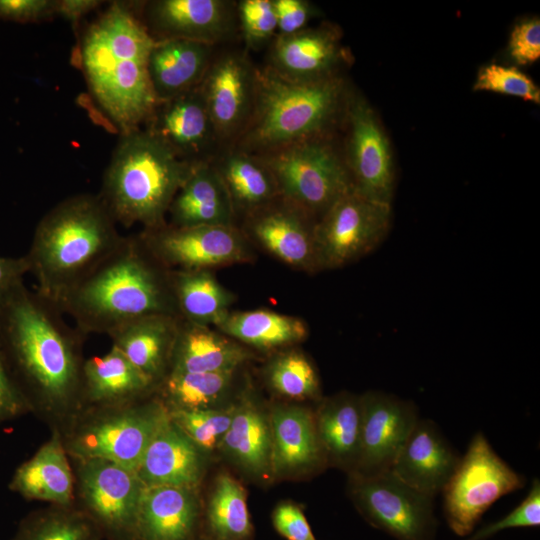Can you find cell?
I'll use <instances>...</instances> for the list:
<instances>
[{"label": "cell", "instance_id": "obj_6", "mask_svg": "<svg viewBox=\"0 0 540 540\" xmlns=\"http://www.w3.org/2000/svg\"><path fill=\"white\" fill-rule=\"evenodd\" d=\"M343 102L344 83L337 76L302 81L257 69L252 111L233 146L259 154L324 136Z\"/></svg>", "mask_w": 540, "mask_h": 540}, {"label": "cell", "instance_id": "obj_22", "mask_svg": "<svg viewBox=\"0 0 540 540\" xmlns=\"http://www.w3.org/2000/svg\"><path fill=\"white\" fill-rule=\"evenodd\" d=\"M202 471V451L169 418L147 447L135 472L145 487L193 489Z\"/></svg>", "mask_w": 540, "mask_h": 540}, {"label": "cell", "instance_id": "obj_13", "mask_svg": "<svg viewBox=\"0 0 540 540\" xmlns=\"http://www.w3.org/2000/svg\"><path fill=\"white\" fill-rule=\"evenodd\" d=\"M80 489L89 517L116 540H136L145 486L134 470L102 459L81 461Z\"/></svg>", "mask_w": 540, "mask_h": 540}, {"label": "cell", "instance_id": "obj_29", "mask_svg": "<svg viewBox=\"0 0 540 540\" xmlns=\"http://www.w3.org/2000/svg\"><path fill=\"white\" fill-rule=\"evenodd\" d=\"M156 383L114 347L103 356L85 360L82 398L96 404H126L154 388Z\"/></svg>", "mask_w": 540, "mask_h": 540}, {"label": "cell", "instance_id": "obj_45", "mask_svg": "<svg viewBox=\"0 0 540 540\" xmlns=\"http://www.w3.org/2000/svg\"><path fill=\"white\" fill-rule=\"evenodd\" d=\"M57 16V0H0V19L37 23Z\"/></svg>", "mask_w": 540, "mask_h": 540}, {"label": "cell", "instance_id": "obj_35", "mask_svg": "<svg viewBox=\"0 0 540 540\" xmlns=\"http://www.w3.org/2000/svg\"><path fill=\"white\" fill-rule=\"evenodd\" d=\"M216 327L231 339L259 349L293 345L308 334L300 318L265 309L229 312Z\"/></svg>", "mask_w": 540, "mask_h": 540}, {"label": "cell", "instance_id": "obj_9", "mask_svg": "<svg viewBox=\"0 0 540 540\" xmlns=\"http://www.w3.org/2000/svg\"><path fill=\"white\" fill-rule=\"evenodd\" d=\"M391 218V204L368 199L351 189L315 223L319 269L344 266L372 251L387 235Z\"/></svg>", "mask_w": 540, "mask_h": 540}, {"label": "cell", "instance_id": "obj_27", "mask_svg": "<svg viewBox=\"0 0 540 540\" xmlns=\"http://www.w3.org/2000/svg\"><path fill=\"white\" fill-rule=\"evenodd\" d=\"M199 508L192 489L145 487L136 522V540H192Z\"/></svg>", "mask_w": 540, "mask_h": 540}, {"label": "cell", "instance_id": "obj_8", "mask_svg": "<svg viewBox=\"0 0 540 540\" xmlns=\"http://www.w3.org/2000/svg\"><path fill=\"white\" fill-rule=\"evenodd\" d=\"M524 483L477 433L442 491L449 527L459 536L469 535L494 502Z\"/></svg>", "mask_w": 540, "mask_h": 540}, {"label": "cell", "instance_id": "obj_20", "mask_svg": "<svg viewBox=\"0 0 540 540\" xmlns=\"http://www.w3.org/2000/svg\"><path fill=\"white\" fill-rule=\"evenodd\" d=\"M459 461L434 423L418 420L390 471L409 487L434 498L443 491Z\"/></svg>", "mask_w": 540, "mask_h": 540}, {"label": "cell", "instance_id": "obj_32", "mask_svg": "<svg viewBox=\"0 0 540 540\" xmlns=\"http://www.w3.org/2000/svg\"><path fill=\"white\" fill-rule=\"evenodd\" d=\"M177 317L198 325H217L230 312L233 296L211 270H170Z\"/></svg>", "mask_w": 540, "mask_h": 540}, {"label": "cell", "instance_id": "obj_41", "mask_svg": "<svg viewBox=\"0 0 540 540\" xmlns=\"http://www.w3.org/2000/svg\"><path fill=\"white\" fill-rule=\"evenodd\" d=\"M474 91H488L540 103V89L536 83L516 67L496 63L479 70L473 86Z\"/></svg>", "mask_w": 540, "mask_h": 540}, {"label": "cell", "instance_id": "obj_21", "mask_svg": "<svg viewBox=\"0 0 540 540\" xmlns=\"http://www.w3.org/2000/svg\"><path fill=\"white\" fill-rule=\"evenodd\" d=\"M345 52L333 28H305L291 35H277L270 50L269 67L294 80L336 76Z\"/></svg>", "mask_w": 540, "mask_h": 540}, {"label": "cell", "instance_id": "obj_7", "mask_svg": "<svg viewBox=\"0 0 540 540\" xmlns=\"http://www.w3.org/2000/svg\"><path fill=\"white\" fill-rule=\"evenodd\" d=\"M254 155L273 175L279 197L311 217H321L352 189L345 161L325 136Z\"/></svg>", "mask_w": 540, "mask_h": 540}, {"label": "cell", "instance_id": "obj_5", "mask_svg": "<svg viewBox=\"0 0 540 540\" xmlns=\"http://www.w3.org/2000/svg\"><path fill=\"white\" fill-rule=\"evenodd\" d=\"M144 128L120 134L98 194L117 224L154 229L192 166Z\"/></svg>", "mask_w": 540, "mask_h": 540}, {"label": "cell", "instance_id": "obj_40", "mask_svg": "<svg viewBox=\"0 0 540 540\" xmlns=\"http://www.w3.org/2000/svg\"><path fill=\"white\" fill-rule=\"evenodd\" d=\"M236 406L226 409H169L171 421L201 450L210 451L228 430Z\"/></svg>", "mask_w": 540, "mask_h": 540}, {"label": "cell", "instance_id": "obj_24", "mask_svg": "<svg viewBox=\"0 0 540 540\" xmlns=\"http://www.w3.org/2000/svg\"><path fill=\"white\" fill-rule=\"evenodd\" d=\"M213 57L210 44L183 39L155 41L148 73L158 103L197 88Z\"/></svg>", "mask_w": 540, "mask_h": 540}, {"label": "cell", "instance_id": "obj_11", "mask_svg": "<svg viewBox=\"0 0 540 540\" xmlns=\"http://www.w3.org/2000/svg\"><path fill=\"white\" fill-rule=\"evenodd\" d=\"M80 429L70 451L82 460L102 459L136 471L147 447L169 420L160 401L120 409Z\"/></svg>", "mask_w": 540, "mask_h": 540}, {"label": "cell", "instance_id": "obj_26", "mask_svg": "<svg viewBox=\"0 0 540 540\" xmlns=\"http://www.w3.org/2000/svg\"><path fill=\"white\" fill-rule=\"evenodd\" d=\"M179 318L154 314L132 320L108 334L112 347L156 385L169 371Z\"/></svg>", "mask_w": 540, "mask_h": 540}, {"label": "cell", "instance_id": "obj_47", "mask_svg": "<svg viewBox=\"0 0 540 540\" xmlns=\"http://www.w3.org/2000/svg\"><path fill=\"white\" fill-rule=\"evenodd\" d=\"M277 19V35H291L307 28L314 15L310 2L305 0H273Z\"/></svg>", "mask_w": 540, "mask_h": 540}, {"label": "cell", "instance_id": "obj_46", "mask_svg": "<svg viewBox=\"0 0 540 540\" xmlns=\"http://www.w3.org/2000/svg\"><path fill=\"white\" fill-rule=\"evenodd\" d=\"M272 523L287 540H316L302 509L294 503L278 504L272 513Z\"/></svg>", "mask_w": 540, "mask_h": 540}, {"label": "cell", "instance_id": "obj_31", "mask_svg": "<svg viewBox=\"0 0 540 540\" xmlns=\"http://www.w3.org/2000/svg\"><path fill=\"white\" fill-rule=\"evenodd\" d=\"M231 199L235 213L247 215L279 197L273 175L254 154L234 146L212 161Z\"/></svg>", "mask_w": 540, "mask_h": 540}, {"label": "cell", "instance_id": "obj_50", "mask_svg": "<svg viewBox=\"0 0 540 540\" xmlns=\"http://www.w3.org/2000/svg\"><path fill=\"white\" fill-rule=\"evenodd\" d=\"M101 3L97 0H57V16L68 21L77 33L83 17Z\"/></svg>", "mask_w": 540, "mask_h": 540}, {"label": "cell", "instance_id": "obj_48", "mask_svg": "<svg viewBox=\"0 0 540 540\" xmlns=\"http://www.w3.org/2000/svg\"><path fill=\"white\" fill-rule=\"evenodd\" d=\"M27 399L16 384L0 349V421L21 413Z\"/></svg>", "mask_w": 540, "mask_h": 540}, {"label": "cell", "instance_id": "obj_2", "mask_svg": "<svg viewBox=\"0 0 540 540\" xmlns=\"http://www.w3.org/2000/svg\"><path fill=\"white\" fill-rule=\"evenodd\" d=\"M154 42L133 3L124 1L112 2L77 41L73 60L119 134L142 128L158 104L148 73Z\"/></svg>", "mask_w": 540, "mask_h": 540}, {"label": "cell", "instance_id": "obj_16", "mask_svg": "<svg viewBox=\"0 0 540 540\" xmlns=\"http://www.w3.org/2000/svg\"><path fill=\"white\" fill-rule=\"evenodd\" d=\"M256 72L243 53L213 57L199 87L220 143L236 140L245 127L254 103Z\"/></svg>", "mask_w": 540, "mask_h": 540}, {"label": "cell", "instance_id": "obj_44", "mask_svg": "<svg viewBox=\"0 0 540 540\" xmlns=\"http://www.w3.org/2000/svg\"><path fill=\"white\" fill-rule=\"evenodd\" d=\"M508 52L518 65H529L540 58V20L528 19L511 32Z\"/></svg>", "mask_w": 540, "mask_h": 540}, {"label": "cell", "instance_id": "obj_25", "mask_svg": "<svg viewBox=\"0 0 540 540\" xmlns=\"http://www.w3.org/2000/svg\"><path fill=\"white\" fill-rule=\"evenodd\" d=\"M271 427V473L286 475L312 470L325 456L315 418L299 406H277L269 419Z\"/></svg>", "mask_w": 540, "mask_h": 540}, {"label": "cell", "instance_id": "obj_17", "mask_svg": "<svg viewBox=\"0 0 540 540\" xmlns=\"http://www.w3.org/2000/svg\"><path fill=\"white\" fill-rule=\"evenodd\" d=\"M362 428L355 474L390 471L395 458L418 421L416 408L383 392L361 396Z\"/></svg>", "mask_w": 540, "mask_h": 540}, {"label": "cell", "instance_id": "obj_19", "mask_svg": "<svg viewBox=\"0 0 540 540\" xmlns=\"http://www.w3.org/2000/svg\"><path fill=\"white\" fill-rule=\"evenodd\" d=\"M247 216L250 235L270 254L297 269H319L313 217L281 197Z\"/></svg>", "mask_w": 540, "mask_h": 540}, {"label": "cell", "instance_id": "obj_34", "mask_svg": "<svg viewBox=\"0 0 540 540\" xmlns=\"http://www.w3.org/2000/svg\"><path fill=\"white\" fill-rule=\"evenodd\" d=\"M271 444L269 419L258 407L245 402L236 406L219 447L245 471L263 477L271 472Z\"/></svg>", "mask_w": 540, "mask_h": 540}, {"label": "cell", "instance_id": "obj_10", "mask_svg": "<svg viewBox=\"0 0 540 540\" xmlns=\"http://www.w3.org/2000/svg\"><path fill=\"white\" fill-rule=\"evenodd\" d=\"M351 495L368 523L397 540H435L433 498L399 480L391 471L353 474Z\"/></svg>", "mask_w": 540, "mask_h": 540}, {"label": "cell", "instance_id": "obj_15", "mask_svg": "<svg viewBox=\"0 0 540 540\" xmlns=\"http://www.w3.org/2000/svg\"><path fill=\"white\" fill-rule=\"evenodd\" d=\"M346 108L349 133L345 164L352 189L368 199L391 204L394 171L388 139L364 99L353 98Z\"/></svg>", "mask_w": 540, "mask_h": 540}, {"label": "cell", "instance_id": "obj_14", "mask_svg": "<svg viewBox=\"0 0 540 540\" xmlns=\"http://www.w3.org/2000/svg\"><path fill=\"white\" fill-rule=\"evenodd\" d=\"M154 41L183 39L215 45L233 34L237 10L225 0L133 1Z\"/></svg>", "mask_w": 540, "mask_h": 540}, {"label": "cell", "instance_id": "obj_3", "mask_svg": "<svg viewBox=\"0 0 540 540\" xmlns=\"http://www.w3.org/2000/svg\"><path fill=\"white\" fill-rule=\"evenodd\" d=\"M169 269L157 261L138 235L120 244L62 300L60 309L85 335L106 334L141 317H177Z\"/></svg>", "mask_w": 540, "mask_h": 540}, {"label": "cell", "instance_id": "obj_18", "mask_svg": "<svg viewBox=\"0 0 540 540\" xmlns=\"http://www.w3.org/2000/svg\"><path fill=\"white\" fill-rule=\"evenodd\" d=\"M144 129L190 164L211 161L220 143L199 86L159 102Z\"/></svg>", "mask_w": 540, "mask_h": 540}, {"label": "cell", "instance_id": "obj_33", "mask_svg": "<svg viewBox=\"0 0 540 540\" xmlns=\"http://www.w3.org/2000/svg\"><path fill=\"white\" fill-rule=\"evenodd\" d=\"M324 454L356 470L361 440V397L341 394L322 403L315 418Z\"/></svg>", "mask_w": 540, "mask_h": 540}, {"label": "cell", "instance_id": "obj_12", "mask_svg": "<svg viewBox=\"0 0 540 540\" xmlns=\"http://www.w3.org/2000/svg\"><path fill=\"white\" fill-rule=\"evenodd\" d=\"M138 236L169 270H210L250 258L244 236L233 225L178 228L166 223Z\"/></svg>", "mask_w": 540, "mask_h": 540}, {"label": "cell", "instance_id": "obj_23", "mask_svg": "<svg viewBox=\"0 0 540 540\" xmlns=\"http://www.w3.org/2000/svg\"><path fill=\"white\" fill-rule=\"evenodd\" d=\"M168 214L170 226H232L235 211L228 192L211 161L192 166L175 195Z\"/></svg>", "mask_w": 540, "mask_h": 540}, {"label": "cell", "instance_id": "obj_4", "mask_svg": "<svg viewBox=\"0 0 540 540\" xmlns=\"http://www.w3.org/2000/svg\"><path fill=\"white\" fill-rule=\"evenodd\" d=\"M123 237L99 195L62 200L40 219L25 254L36 291L59 307Z\"/></svg>", "mask_w": 540, "mask_h": 540}, {"label": "cell", "instance_id": "obj_30", "mask_svg": "<svg viewBox=\"0 0 540 540\" xmlns=\"http://www.w3.org/2000/svg\"><path fill=\"white\" fill-rule=\"evenodd\" d=\"M10 487L27 499L68 506L73 498V476L66 452L54 435L15 472Z\"/></svg>", "mask_w": 540, "mask_h": 540}, {"label": "cell", "instance_id": "obj_42", "mask_svg": "<svg viewBox=\"0 0 540 540\" xmlns=\"http://www.w3.org/2000/svg\"><path fill=\"white\" fill-rule=\"evenodd\" d=\"M236 10L241 32L249 46H259L277 34L273 0H242Z\"/></svg>", "mask_w": 540, "mask_h": 540}, {"label": "cell", "instance_id": "obj_28", "mask_svg": "<svg viewBox=\"0 0 540 540\" xmlns=\"http://www.w3.org/2000/svg\"><path fill=\"white\" fill-rule=\"evenodd\" d=\"M249 357L230 337L179 318L168 372L235 371Z\"/></svg>", "mask_w": 540, "mask_h": 540}, {"label": "cell", "instance_id": "obj_1", "mask_svg": "<svg viewBox=\"0 0 540 540\" xmlns=\"http://www.w3.org/2000/svg\"><path fill=\"white\" fill-rule=\"evenodd\" d=\"M53 302L21 281L0 302V349L27 393L50 407L82 398L85 337ZM27 398V397H26Z\"/></svg>", "mask_w": 540, "mask_h": 540}, {"label": "cell", "instance_id": "obj_36", "mask_svg": "<svg viewBox=\"0 0 540 540\" xmlns=\"http://www.w3.org/2000/svg\"><path fill=\"white\" fill-rule=\"evenodd\" d=\"M206 523L212 540H249L253 526L243 486L229 475H220L211 494Z\"/></svg>", "mask_w": 540, "mask_h": 540}, {"label": "cell", "instance_id": "obj_43", "mask_svg": "<svg viewBox=\"0 0 540 540\" xmlns=\"http://www.w3.org/2000/svg\"><path fill=\"white\" fill-rule=\"evenodd\" d=\"M540 525V482L535 479L525 499L500 520L472 534L466 540H485L509 528L536 527Z\"/></svg>", "mask_w": 540, "mask_h": 540}, {"label": "cell", "instance_id": "obj_37", "mask_svg": "<svg viewBox=\"0 0 540 540\" xmlns=\"http://www.w3.org/2000/svg\"><path fill=\"white\" fill-rule=\"evenodd\" d=\"M235 371L168 372L159 383L170 409H209L228 391Z\"/></svg>", "mask_w": 540, "mask_h": 540}, {"label": "cell", "instance_id": "obj_39", "mask_svg": "<svg viewBox=\"0 0 540 540\" xmlns=\"http://www.w3.org/2000/svg\"><path fill=\"white\" fill-rule=\"evenodd\" d=\"M99 529L85 514L61 510L24 526L16 540H98Z\"/></svg>", "mask_w": 540, "mask_h": 540}, {"label": "cell", "instance_id": "obj_49", "mask_svg": "<svg viewBox=\"0 0 540 540\" xmlns=\"http://www.w3.org/2000/svg\"><path fill=\"white\" fill-rule=\"evenodd\" d=\"M29 273V264L24 256H0V302L6 293Z\"/></svg>", "mask_w": 540, "mask_h": 540}, {"label": "cell", "instance_id": "obj_38", "mask_svg": "<svg viewBox=\"0 0 540 540\" xmlns=\"http://www.w3.org/2000/svg\"><path fill=\"white\" fill-rule=\"evenodd\" d=\"M270 387L278 394L292 399H310L319 395L317 372L310 360L299 351L277 355L266 370Z\"/></svg>", "mask_w": 540, "mask_h": 540}]
</instances>
